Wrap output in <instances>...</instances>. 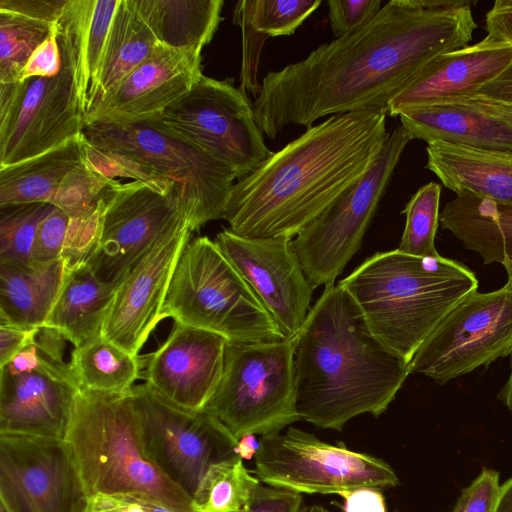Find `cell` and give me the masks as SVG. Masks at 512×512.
Wrapping results in <instances>:
<instances>
[{
	"label": "cell",
	"instance_id": "9c48e42d",
	"mask_svg": "<svg viewBox=\"0 0 512 512\" xmlns=\"http://www.w3.org/2000/svg\"><path fill=\"white\" fill-rule=\"evenodd\" d=\"M410 140L402 125H396L370 169L292 239L293 250L314 289L335 284L359 250Z\"/></svg>",
	"mask_w": 512,
	"mask_h": 512
},
{
	"label": "cell",
	"instance_id": "60d3db41",
	"mask_svg": "<svg viewBox=\"0 0 512 512\" xmlns=\"http://www.w3.org/2000/svg\"><path fill=\"white\" fill-rule=\"evenodd\" d=\"M70 218L57 207L39 224L31 259L50 262L61 258Z\"/></svg>",
	"mask_w": 512,
	"mask_h": 512
},
{
	"label": "cell",
	"instance_id": "7a4b0ae2",
	"mask_svg": "<svg viewBox=\"0 0 512 512\" xmlns=\"http://www.w3.org/2000/svg\"><path fill=\"white\" fill-rule=\"evenodd\" d=\"M388 135L383 111L331 115L234 183L223 219L239 236L293 239L370 169Z\"/></svg>",
	"mask_w": 512,
	"mask_h": 512
},
{
	"label": "cell",
	"instance_id": "f35d334b",
	"mask_svg": "<svg viewBox=\"0 0 512 512\" xmlns=\"http://www.w3.org/2000/svg\"><path fill=\"white\" fill-rule=\"evenodd\" d=\"M104 211L105 195L93 211L70 218L61 254L66 270L88 264L96 252L102 235Z\"/></svg>",
	"mask_w": 512,
	"mask_h": 512
},
{
	"label": "cell",
	"instance_id": "db71d44e",
	"mask_svg": "<svg viewBox=\"0 0 512 512\" xmlns=\"http://www.w3.org/2000/svg\"><path fill=\"white\" fill-rule=\"evenodd\" d=\"M494 512H512V477L501 485L500 497Z\"/></svg>",
	"mask_w": 512,
	"mask_h": 512
},
{
	"label": "cell",
	"instance_id": "f546056e",
	"mask_svg": "<svg viewBox=\"0 0 512 512\" xmlns=\"http://www.w3.org/2000/svg\"><path fill=\"white\" fill-rule=\"evenodd\" d=\"M158 43L201 55L220 22L222 0H131Z\"/></svg>",
	"mask_w": 512,
	"mask_h": 512
},
{
	"label": "cell",
	"instance_id": "8992f818",
	"mask_svg": "<svg viewBox=\"0 0 512 512\" xmlns=\"http://www.w3.org/2000/svg\"><path fill=\"white\" fill-rule=\"evenodd\" d=\"M83 135L93 148L127 157L171 191L192 232L224 218L236 173L159 117L92 121L84 124Z\"/></svg>",
	"mask_w": 512,
	"mask_h": 512
},
{
	"label": "cell",
	"instance_id": "5b68a950",
	"mask_svg": "<svg viewBox=\"0 0 512 512\" xmlns=\"http://www.w3.org/2000/svg\"><path fill=\"white\" fill-rule=\"evenodd\" d=\"M129 392L81 390L75 399L64 439L89 498L138 495L180 512H195L192 499L148 457Z\"/></svg>",
	"mask_w": 512,
	"mask_h": 512
},
{
	"label": "cell",
	"instance_id": "ba28073f",
	"mask_svg": "<svg viewBox=\"0 0 512 512\" xmlns=\"http://www.w3.org/2000/svg\"><path fill=\"white\" fill-rule=\"evenodd\" d=\"M297 336L274 342H227L219 385L205 409L239 441L279 433L300 421L294 357Z\"/></svg>",
	"mask_w": 512,
	"mask_h": 512
},
{
	"label": "cell",
	"instance_id": "277c9868",
	"mask_svg": "<svg viewBox=\"0 0 512 512\" xmlns=\"http://www.w3.org/2000/svg\"><path fill=\"white\" fill-rule=\"evenodd\" d=\"M339 284L354 299L373 335L409 364L479 282L472 270L455 260L395 249L370 256Z\"/></svg>",
	"mask_w": 512,
	"mask_h": 512
},
{
	"label": "cell",
	"instance_id": "4dcf8cb0",
	"mask_svg": "<svg viewBox=\"0 0 512 512\" xmlns=\"http://www.w3.org/2000/svg\"><path fill=\"white\" fill-rule=\"evenodd\" d=\"M86 160L83 133L25 161L0 168V206L51 203L64 178Z\"/></svg>",
	"mask_w": 512,
	"mask_h": 512
},
{
	"label": "cell",
	"instance_id": "8fae6325",
	"mask_svg": "<svg viewBox=\"0 0 512 512\" xmlns=\"http://www.w3.org/2000/svg\"><path fill=\"white\" fill-rule=\"evenodd\" d=\"M129 395L148 457L191 499L212 465L238 455V441L208 411L177 407L146 383Z\"/></svg>",
	"mask_w": 512,
	"mask_h": 512
},
{
	"label": "cell",
	"instance_id": "f5cc1de1",
	"mask_svg": "<svg viewBox=\"0 0 512 512\" xmlns=\"http://www.w3.org/2000/svg\"><path fill=\"white\" fill-rule=\"evenodd\" d=\"M259 442L256 441L254 435H246L242 437L236 446V453L243 459H249L255 456Z\"/></svg>",
	"mask_w": 512,
	"mask_h": 512
},
{
	"label": "cell",
	"instance_id": "bcb514c9",
	"mask_svg": "<svg viewBox=\"0 0 512 512\" xmlns=\"http://www.w3.org/2000/svg\"><path fill=\"white\" fill-rule=\"evenodd\" d=\"M485 37L512 44V0H497L486 14Z\"/></svg>",
	"mask_w": 512,
	"mask_h": 512
},
{
	"label": "cell",
	"instance_id": "b9f144b4",
	"mask_svg": "<svg viewBox=\"0 0 512 512\" xmlns=\"http://www.w3.org/2000/svg\"><path fill=\"white\" fill-rule=\"evenodd\" d=\"M499 473L484 468L479 476L461 492L453 512H494L501 485Z\"/></svg>",
	"mask_w": 512,
	"mask_h": 512
},
{
	"label": "cell",
	"instance_id": "ac0fdd59",
	"mask_svg": "<svg viewBox=\"0 0 512 512\" xmlns=\"http://www.w3.org/2000/svg\"><path fill=\"white\" fill-rule=\"evenodd\" d=\"M191 230L184 225L160 241L118 284L102 337L138 356L157 323Z\"/></svg>",
	"mask_w": 512,
	"mask_h": 512
},
{
	"label": "cell",
	"instance_id": "4316f807",
	"mask_svg": "<svg viewBox=\"0 0 512 512\" xmlns=\"http://www.w3.org/2000/svg\"><path fill=\"white\" fill-rule=\"evenodd\" d=\"M62 259L0 263V323L44 325L65 276Z\"/></svg>",
	"mask_w": 512,
	"mask_h": 512
},
{
	"label": "cell",
	"instance_id": "d4e9b609",
	"mask_svg": "<svg viewBox=\"0 0 512 512\" xmlns=\"http://www.w3.org/2000/svg\"><path fill=\"white\" fill-rule=\"evenodd\" d=\"M426 151V168L446 188L512 206V154L443 141L429 143Z\"/></svg>",
	"mask_w": 512,
	"mask_h": 512
},
{
	"label": "cell",
	"instance_id": "11a10c76",
	"mask_svg": "<svg viewBox=\"0 0 512 512\" xmlns=\"http://www.w3.org/2000/svg\"><path fill=\"white\" fill-rule=\"evenodd\" d=\"M512 356V355H511ZM499 399L512 410V357H511V371L506 384L503 386L498 394Z\"/></svg>",
	"mask_w": 512,
	"mask_h": 512
},
{
	"label": "cell",
	"instance_id": "8d00e7d4",
	"mask_svg": "<svg viewBox=\"0 0 512 512\" xmlns=\"http://www.w3.org/2000/svg\"><path fill=\"white\" fill-rule=\"evenodd\" d=\"M54 208L48 202L0 206V263L32 260L38 226Z\"/></svg>",
	"mask_w": 512,
	"mask_h": 512
},
{
	"label": "cell",
	"instance_id": "30bf717a",
	"mask_svg": "<svg viewBox=\"0 0 512 512\" xmlns=\"http://www.w3.org/2000/svg\"><path fill=\"white\" fill-rule=\"evenodd\" d=\"M255 475L268 486L298 493L339 494L362 488L399 484L382 459L330 445L296 427L261 437L255 454Z\"/></svg>",
	"mask_w": 512,
	"mask_h": 512
},
{
	"label": "cell",
	"instance_id": "2e32d148",
	"mask_svg": "<svg viewBox=\"0 0 512 512\" xmlns=\"http://www.w3.org/2000/svg\"><path fill=\"white\" fill-rule=\"evenodd\" d=\"M214 241L260 298L283 336H297L311 309L314 288L293 250L292 238H250L224 229Z\"/></svg>",
	"mask_w": 512,
	"mask_h": 512
},
{
	"label": "cell",
	"instance_id": "e0dca14e",
	"mask_svg": "<svg viewBox=\"0 0 512 512\" xmlns=\"http://www.w3.org/2000/svg\"><path fill=\"white\" fill-rule=\"evenodd\" d=\"M61 58L57 75L26 80L20 105L0 125V168L36 157L83 133L84 115L73 71Z\"/></svg>",
	"mask_w": 512,
	"mask_h": 512
},
{
	"label": "cell",
	"instance_id": "f1b7e54d",
	"mask_svg": "<svg viewBox=\"0 0 512 512\" xmlns=\"http://www.w3.org/2000/svg\"><path fill=\"white\" fill-rule=\"evenodd\" d=\"M320 4V0H241L236 3L233 22L242 30V90L255 98L261 90L257 67L265 40L294 34Z\"/></svg>",
	"mask_w": 512,
	"mask_h": 512
},
{
	"label": "cell",
	"instance_id": "681fc988",
	"mask_svg": "<svg viewBox=\"0 0 512 512\" xmlns=\"http://www.w3.org/2000/svg\"><path fill=\"white\" fill-rule=\"evenodd\" d=\"M88 512H145L130 495L97 494L90 498Z\"/></svg>",
	"mask_w": 512,
	"mask_h": 512
},
{
	"label": "cell",
	"instance_id": "9f6ffc18",
	"mask_svg": "<svg viewBox=\"0 0 512 512\" xmlns=\"http://www.w3.org/2000/svg\"><path fill=\"white\" fill-rule=\"evenodd\" d=\"M305 512H328L325 508L319 505L309 507Z\"/></svg>",
	"mask_w": 512,
	"mask_h": 512
},
{
	"label": "cell",
	"instance_id": "7c38bea8",
	"mask_svg": "<svg viewBox=\"0 0 512 512\" xmlns=\"http://www.w3.org/2000/svg\"><path fill=\"white\" fill-rule=\"evenodd\" d=\"M174 132L229 166L241 179L273 152L266 146L252 101L231 78L202 75L159 116Z\"/></svg>",
	"mask_w": 512,
	"mask_h": 512
},
{
	"label": "cell",
	"instance_id": "cb8c5ba5",
	"mask_svg": "<svg viewBox=\"0 0 512 512\" xmlns=\"http://www.w3.org/2000/svg\"><path fill=\"white\" fill-rule=\"evenodd\" d=\"M120 0H68L56 23L61 55L69 63L84 118L96 92L101 62Z\"/></svg>",
	"mask_w": 512,
	"mask_h": 512
},
{
	"label": "cell",
	"instance_id": "f6af8a7d",
	"mask_svg": "<svg viewBox=\"0 0 512 512\" xmlns=\"http://www.w3.org/2000/svg\"><path fill=\"white\" fill-rule=\"evenodd\" d=\"M68 0H0V10L56 24Z\"/></svg>",
	"mask_w": 512,
	"mask_h": 512
},
{
	"label": "cell",
	"instance_id": "d590c367",
	"mask_svg": "<svg viewBox=\"0 0 512 512\" xmlns=\"http://www.w3.org/2000/svg\"><path fill=\"white\" fill-rule=\"evenodd\" d=\"M441 186L430 182L417 190L401 213L406 216L405 228L397 248L418 257L438 258L435 236L439 226Z\"/></svg>",
	"mask_w": 512,
	"mask_h": 512
},
{
	"label": "cell",
	"instance_id": "836d02e7",
	"mask_svg": "<svg viewBox=\"0 0 512 512\" xmlns=\"http://www.w3.org/2000/svg\"><path fill=\"white\" fill-rule=\"evenodd\" d=\"M261 481L236 455L212 465L192 498L195 512H241Z\"/></svg>",
	"mask_w": 512,
	"mask_h": 512
},
{
	"label": "cell",
	"instance_id": "ee69618b",
	"mask_svg": "<svg viewBox=\"0 0 512 512\" xmlns=\"http://www.w3.org/2000/svg\"><path fill=\"white\" fill-rule=\"evenodd\" d=\"M62 58L57 41L56 26L52 34L32 53L22 69L19 81L34 77H52L59 73Z\"/></svg>",
	"mask_w": 512,
	"mask_h": 512
},
{
	"label": "cell",
	"instance_id": "7bdbcfd3",
	"mask_svg": "<svg viewBox=\"0 0 512 512\" xmlns=\"http://www.w3.org/2000/svg\"><path fill=\"white\" fill-rule=\"evenodd\" d=\"M301 493L258 485L241 512H303Z\"/></svg>",
	"mask_w": 512,
	"mask_h": 512
},
{
	"label": "cell",
	"instance_id": "603a6c76",
	"mask_svg": "<svg viewBox=\"0 0 512 512\" xmlns=\"http://www.w3.org/2000/svg\"><path fill=\"white\" fill-rule=\"evenodd\" d=\"M399 117L411 140L512 154V125L467 98L415 108Z\"/></svg>",
	"mask_w": 512,
	"mask_h": 512
},
{
	"label": "cell",
	"instance_id": "d6986e66",
	"mask_svg": "<svg viewBox=\"0 0 512 512\" xmlns=\"http://www.w3.org/2000/svg\"><path fill=\"white\" fill-rule=\"evenodd\" d=\"M227 342L216 333L175 322L148 358L145 383L177 407L204 410L221 380Z\"/></svg>",
	"mask_w": 512,
	"mask_h": 512
},
{
	"label": "cell",
	"instance_id": "d6a6232c",
	"mask_svg": "<svg viewBox=\"0 0 512 512\" xmlns=\"http://www.w3.org/2000/svg\"><path fill=\"white\" fill-rule=\"evenodd\" d=\"M69 364L78 386L85 391L125 394L140 373L138 356L102 335L74 347Z\"/></svg>",
	"mask_w": 512,
	"mask_h": 512
},
{
	"label": "cell",
	"instance_id": "816d5d0a",
	"mask_svg": "<svg viewBox=\"0 0 512 512\" xmlns=\"http://www.w3.org/2000/svg\"><path fill=\"white\" fill-rule=\"evenodd\" d=\"M467 98L484 109L488 110L489 112L497 115L501 119L507 121L512 125V105H507L503 103L493 102L486 99H483L478 96H468V97H462Z\"/></svg>",
	"mask_w": 512,
	"mask_h": 512
},
{
	"label": "cell",
	"instance_id": "44dd1931",
	"mask_svg": "<svg viewBox=\"0 0 512 512\" xmlns=\"http://www.w3.org/2000/svg\"><path fill=\"white\" fill-rule=\"evenodd\" d=\"M201 55L159 44L106 99L91 109L92 121H136L159 117L202 77Z\"/></svg>",
	"mask_w": 512,
	"mask_h": 512
},
{
	"label": "cell",
	"instance_id": "f907efd6",
	"mask_svg": "<svg viewBox=\"0 0 512 512\" xmlns=\"http://www.w3.org/2000/svg\"><path fill=\"white\" fill-rule=\"evenodd\" d=\"M471 96L512 105V62L498 77Z\"/></svg>",
	"mask_w": 512,
	"mask_h": 512
},
{
	"label": "cell",
	"instance_id": "5bb4252c",
	"mask_svg": "<svg viewBox=\"0 0 512 512\" xmlns=\"http://www.w3.org/2000/svg\"><path fill=\"white\" fill-rule=\"evenodd\" d=\"M187 225L166 189L140 181L108 188L101 240L88 265L102 282L118 286L164 238Z\"/></svg>",
	"mask_w": 512,
	"mask_h": 512
},
{
	"label": "cell",
	"instance_id": "484cf974",
	"mask_svg": "<svg viewBox=\"0 0 512 512\" xmlns=\"http://www.w3.org/2000/svg\"><path fill=\"white\" fill-rule=\"evenodd\" d=\"M439 223L485 265L500 263L512 278V206L458 193L440 212Z\"/></svg>",
	"mask_w": 512,
	"mask_h": 512
},
{
	"label": "cell",
	"instance_id": "c3c4849f",
	"mask_svg": "<svg viewBox=\"0 0 512 512\" xmlns=\"http://www.w3.org/2000/svg\"><path fill=\"white\" fill-rule=\"evenodd\" d=\"M341 496L344 512H386L384 497L378 489L362 488Z\"/></svg>",
	"mask_w": 512,
	"mask_h": 512
},
{
	"label": "cell",
	"instance_id": "4fadbf2b",
	"mask_svg": "<svg viewBox=\"0 0 512 512\" xmlns=\"http://www.w3.org/2000/svg\"><path fill=\"white\" fill-rule=\"evenodd\" d=\"M512 355V278L491 292H471L421 344L409 363L410 374L437 384L487 367Z\"/></svg>",
	"mask_w": 512,
	"mask_h": 512
},
{
	"label": "cell",
	"instance_id": "6f0895ef",
	"mask_svg": "<svg viewBox=\"0 0 512 512\" xmlns=\"http://www.w3.org/2000/svg\"><path fill=\"white\" fill-rule=\"evenodd\" d=\"M0 512H8L4 505H0Z\"/></svg>",
	"mask_w": 512,
	"mask_h": 512
},
{
	"label": "cell",
	"instance_id": "7dc6e473",
	"mask_svg": "<svg viewBox=\"0 0 512 512\" xmlns=\"http://www.w3.org/2000/svg\"><path fill=\"white\" fill-rule=\"evenodd\" d=\"M38 328L0 323V368L33 341Z\"/></svg>",
	"mask_w": 512,
	"mask_h": 512
},
{
	"label": "cell",
	"instance_id": "74e56055",
	"mask_svg": "<svg viewBox=\"0 0 512 512\" xmlns=\"http://www.w3.org/2000/svg\"><path fill=\"white\" fill-rule=\"evenodd\" d=\"M117 182L98 172L85 160L64 178L51 204L69 218L80 217L93 211L108 188Z\"/></svg>",
	"mask_w": 512,
	"mask_h": 512
},
{
	"label": "cell",
	"instance_id": "9a60e30c",
	"mask_svg": "<svg viewBox=\"0 0 512 512\" xmlns=\"http://www.w3.org/2000/svg\"><path fill=\"white\" fill-rule=\"evenodd\" d=\"M0 499L8 512H88L65 439L0 434Z\"/></svg>",
	"mask_w": 512,
	"mask_h": 512
},
{
	"label": "cell",
	"instance_id": "ffe728a7",
	"mask_svg": "<svg viewBox=\"0 0 512 512\" xmlns=\"http://www.w3.org/2000/svg\"><path fill=\"white\" fill-rule=\"evenodd\" d=\"M80 391L69 363L0 369V434L64 439Z\"/></svg>",
	"mask_w": 512,
	"mask_h": 512
},
{
	"label": "cell",
	"instance_id": "6da1fadb",
	"mask_svg": "<svg viewBox=\"0 0 512 512\" xmlns=\"http://www.w3.org/2000/svg\"><path fill=\"white\" fill-rule=\"evenodd\" d=\"M477 23L464 0H391L351 34L269 72L252 102L270 139L289 124L327 115L383 111L436 57L467 46Z\"/></svg>",
	"mask_w": 512,
	"mask_h": 512
},
{
	"label": "cell",
	"instance_id": "ab89813d",
	"mask_svg": "<svg viewBox=\"0 0 512 512\" xmlns=\"http://www.w3.org/2000/svg\"><path fill=\"white\" fill-rule=\"evenodd\" d=\"M328 19L336 38L351 34L381 9V0H329Z\"/></svg>",
	"mask_w": 512,
	"mask_h": 512
},
{
	"label": "cell",
	"instance_id": "52a82bcc",
	"mask_svg": "<svg viewBox=\"0 0 512 512\" xmlns=\"http://www.w3.org/2000/svg\"><path fill=\"white\" fill-rule=\"evenodd\" d=\"M161 315L233 343L286 339L257 294L206 236L189 241L181 253Z\"/></svg>",
	"mask_w": 512,
	"mask_h": 512
},
{
	"label": "cell",
	"instance_id": "7402d4cb",
	"mask_svg": "<svg viewBox=\"0 0 512 512\" xmlns=\"http://www.w3.org/2000/svg\"><path fill=\"white\" fill-rule=\"evenodd\" d=\"M511 62L512 44L487 37L441 54L389 102L386 115L399 116L415 108L474 95Z\"/></svg>",
	"mask_w": 512,
	"mask_h": 512
},
{
	"label": "cell",
	"instance_id": "1f68e13d",
	"mask_svg": "<svg viewBox=\"0 0 512 512\" xmlns=\"http://www.w3.org/2000/svg\"><path fill=\"white\" fill-rule=\"evenodd\" d=\"M158 45L131 0H120L111 23L90 110L106 99Z\"/></svg>",
	"mask_w": 512,
	"mask_h": 512
},
{
	"label": "cell",
	"instance_id": "3957f363",
	"mask_svg": "<svg viewBox=\"0 0 512 512\" xmlns=\"http://www.w3.org/2000/svg\"><path fill=\"white\" fill-rule=\"evenodd\" d=\"M409 374V364L373 335L348 291L339 283L324 287L297 334L300 420L342 431L355 416H380Z\"/></svg>",
	"mask_w": 512,
	"mask_h": 512
},
{
	"label": "cell",
	"instance_id": "e575fe53",
	"mask_svg": "<svg viewBox=\"0 0 512 512\" xmlns=\"http://www.w3.org/2000/svg\"><path fill=\"white\" fill-rule=\"evenodd\" d=\"M56 24L0 10V83L19 81L32 53L52 34Z\"/></svg>",
	"mask_w": 512,
	"mask_h": 512
},
{
	"label": "cell",
	"instance_id": "83f0119b",
	"mask_svg": "<svg viewBox=\"0 0 512 512\" xmlns=\"http://www.w3.org/2000/svg\"><path fill=\"white\" fill-rule=\"evenodd\" d=\"M116 288L98 279L88 264L66 270L44 325L58 330L74 347L101 336Z\"/></svg>",
	"mask_w": 512,
	"mask_h": 512
}]
</instances>
